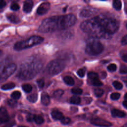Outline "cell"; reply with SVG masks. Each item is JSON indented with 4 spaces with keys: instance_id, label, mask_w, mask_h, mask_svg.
<instances>
[{
    "instance_id": "obj_26",
    "label": "cell",
    "mask_w": 127,
    "mask_h": 127,
    "mask_svg": "<svg viewBox=\"0 0 127 127\" xmlns=\"http://www.w3.org/2000/svg\"><path fill=\"white\" fill-rule=\"evenodd\" d=\"M113 6L114 8L116 10H120L122 7V2L120 0H116L113 1Z\"/></svg>"
},
{
    "instance_id": "obj_48",
    "label": "cell",
    "mask_w": 127,
    "mask_h": 127,
    "mask_svg": "<svg viewBox=\"0 0 127 127\" xmlns=\"http://www.w3.org/2000/svg\"><path fill=\"white\" fill-rule=\"evenodd\" d=\"M121 127H127V123H126V124H125L123 126H122Z\"/></svg>"
},
{
    "instance_id": "obj_14",
    "label": "cell",
    "mask_w": 127,
    "mask_h": 127,
    "mask_svg": "<svg viewBox=\"0 0 127 127\" xmlns=\"http://www.w3.org/2000/svg\"><path fill=\"white\" fill-rule=\"evenodd\" d=\"M41 102L43 105L45 106L48 105L50 103V98L47 93L45 92H43L41 94Z\"/></svg>"
},
{
    "instance_id": "obj_18",
    "label": "cell",
    "mask_w": 127,
    "mask_h": 127,
    "mask_svg": "<svg viewBox=\"0 0 127 127\" xmlns=\"http://www.w3.org/2000/svg\"><path fill=\"white\" fill-rule=\"evenodd\" d=\"M15 86V84L13 82H9L7 83L6 84H3L1 87V89L3 90H10L14 88Z\"/></svg>"
},
{
    "instance_id": "obj_13",
    "label": "cell",
    "mask_w": 127,
    "mask_h": 127,
    "mask_svg": "<svg viewBox=\"0 0 127 127\" xmlns=\"http://www.w3.org/2000/svg\"><path fill=\"white\" fill-rule=\"evenodd\" d=\"M33 6V2L30 0H27L24 1L23 4V10L26 13H29L32 9Z\"/></svg>"
},
{
    "instance_id": "obj_40",
    "label": "cell",
    "mask_w": 127,
    "mask_h": 127,
    "mask_svg": "<svg viewBox=\"0 0 127 127\" xmlns=\"http://www.w3.org/2000/svg\"><path fill=\"white\" fill-rule=\"evenodd\" d=\"M121 43L123 45H127V35H125L121 40Z\"/></svg>"
},
{
    "instance_id": "obj_10",
    "label": "cell",
    "mask_w": 127,
    "mask_h": 127,
    "mask_svg": "<svg viewBox=\"0 0 127 127\" xmlns=\"http://www.w3.org/2000/svg\"><path fill=\"white\" fill-rule=\"evenodd\" d=\"M98 10L91 7H85L83 8L80 12V16L83 17H88L95 15L97 13Z\"/></svg>"
},
{
    "instance_id": "obj_3",
    "label": "cell",
    "mask_w": 127,
    "mask_h": 127,
    "mask_svg": "<svg viewBox=\"0 0 127 127\" xmlns=\"http://www.w3.org/2000/svg\"><path fill=\"white\" fill-rule=\"evenodd\" d=\"M81 29L96 38H104L109 39L111 36L106 33L99 20V16H95L90 19L83 21L80 24Z\"/></svg>"
},
{
    "instance_id": "obj_4",
    "label": "cell",
    "mask_w": 127,
    "mask_h": 127,
    "mask_svg": "<svg viewBox=\"0 0 127 127\" xmlns=\"http://www.w3.org/2000/svg\"><path fill=\"white\" fill-rule=\"evenodd\" d=\"M100 23L107 34L111 36L116 33L119 28L118 21L113 18L107 17L104 16H99Z\"/></svg>"
},
{
    "instance_id": "obj_9",
    "label": "cell",
    "mask_w": 127,
    "mask_h": 127,
    "mask_svg": "<svg viewBox=\"0 0 127 127\" xmlns=\"http://www.w3.org/2000/svg\"><path fill=\"white\" fill-rule=\"evenodd\" d=\"M91 123L95 126L100 127H110L112 125V124L110 122L99 118L92 119L91 120Z\"/></svg>"
},
{
    "instance_id": "obj_7",
    "label": "cell",
    "mask_w": 127,
    "mask_h": 127,
    "mask_svg": "<svg viewBox=\"0 0 127 127\" xmlns=\"http://www.w3.org/2000/svg\"><path fill=\"white\" fill-rule=\"evenodd\" d=\"M43 40L44 38L40 36H32L25 40L17 42L14 44L13 48L15 51H19L40 44Z\"/></svg>"
},
{
    "instance_id": "obj_19",
    "label": "cell",
    "mask_w": 127,
    "mask_h": 127,
    "mask_svg": "<svg viewBox=\"0 0 127 127\" xmlns=\"http://www.w3.org/2000/svg\"><path fill=\"white\" fill-rule=\"evenodd\" d=\"M69 101L71 104H79L80 103L81 99L79 96L77 95H73L70 97Z\"/></svg>"
},
{
    "instance_id": "obj_39",
    "label": "cell",
    "mask_w": 127,
    "mask_h": 127,
    "mask_svg": "<svg viewBox=\"0 0 127 127\" xmlns=\"http://www.w3.org/2000/svg\"><path fill=\"white\" fill-rule=\"evenodd\" d=\"M61 122L64 125H67L70 122V119L68 117H64L61 120Z\"/></svg>"
},
{
    "instance_id": "obj_44",
    "label": "cell",
    "mask_w": 127,
    "mask_h": 127,
    "mask_svg": "<svg viewBox=\"0 0 127 127\" xmlns=\"http://www.w3.org/2000/svg\"><path fill=\"white\" fill-rule=\"evenodd\" d=\"M122 80L125 83L126 86L127 87V76H124L122 77Z\"/></svg>"
},
{
    "instance_id": "obj_27",
    "label": "cell",
    "mask_w": 127,
    "mask_h": 127,
    "mask_svg": "<svg viewBox=\"0 0 127 127\" xmlns=\"http://www.w3.org/2000/svg\"><path fill=\"white\" fill-rule=\"evenodd\" d=\"M22 89L26 93L30 92L32 90V87L31 85L29 84H24L22 86Z\"/></svg>"
},
{
    "instance_id": "obj_12",
    "label": "cell",
    "mask_w": 127,
    "mask_h": 127,
    "mask_svg": "<svg viewBox=\"0 0 127 127\" xmlns=\"http://www.w3.org/2000/svg\"><path fill=\"white\" fill-rule=\"evenodd\" d=\"M9 119V115L6 109L3 107H1L0 108V122L6 123L8 122Z\"/></svg>"
},
{
    "instance_id": "obj_47",
    "label": "cell",
    "mask_w": 127,
    "mask_h": 127,
    "mask_svg": "<svg viewBox=\"0 0 127 127\" xmlns=\"http://www.w3.org/2000/svg\"><path fill=\"white\" fill-rule=\"evenodd\" d=\"M124 98H125V100L127 101V93L125 94V96H124Z\"/></svg>"
},
{
    "instance_id": "obj_15",
    "label": "cell",
    "mask_w": 127,
    "mask_h": 127,
    "mask_svg": "<svg viewBox=\"0 0 127 127\" xmlns=\"http://www.w3.org/2000/svg\"><path fill=\"white\" fill-rule=\"evenodd\" d=\"M51 116L55 120H61L64 117L63 113L58 110H54L51 113Z\"/></svg>"
},
{
    "instance_id": "obj_41",
    "label": "cell",
    "mask_w": 127,
    "mask_h": 127,
    "mask_svg": "<svg viewBox=\"0 0 127 127\" xmlns=\"http://www.w3.org/2000/svg\"><path fill=\"white\" fill-rule=\"evenodd\" d=\"M6 5V2L5 1L3 0H0V9L4 7Z\"/></svg>"
},
{
    "instance_id": "obj_51",
    "label": "cell",
    "mask_w": 127,
    "mask_h": 127,
    "mask_svg": "<svg viewBox=\"0 0 127 127\" xmlns=\"http://www.w3.org/2000/svg\"><path fill=\"white\" fill-rule=\"evenodd\" d=\"M126 27H127V24H126Z\"/></svg>"
},
{
    "instance_id": "obj_33",
    "label": "cell",
    "mask_w": 127,
    "mask_h": 127,
    "mask_svg": "<svg viewBox=\"0 0 127 127\" xmlns=\"http://www.w3.org/2000/svg\"><path fill=\"white\" fill-rule=\"evenodd\" d=\"M77 73L79 77H84L85 73V68H81L79 69L77 71Z\"/></svg>"
},
{
    "instance_id": "obj_32",
    "label": "cell",
    "mask_w": 127,
    "mask_h": 127,
    "mask_svg": "<svg viewBox=\"0 0 127 127\" xmlns=\"http://www.w3.org/2000/svg\"><path fill=\"white\" fill-rule=\"evenodd\" d=\"M113 85L114 87L117 90H120L123 88V84L118 81H114L113 83Z\"/></svg>"
},
{
    "instance_id": "obj_5",
    "label": "cell",
    "mask_w": 127,
    "mask_h": 127,
    "mask_svg": "<svg viewBox=\"0 0 127 127\" xmlns=\"http://www.w3.org/2000/svg\"><path fill=\"white\" fill-rule=\"evenodd\" d=\"M104 50V47L98 38L91 37L86 42V53L90 56H97Z\"/></svg>"
},
{
    "instance_id": "obj_50",
    "label": "cell",
    "mask_w": 127,
    "mask_h": 127,
    "mask_svg": "<svg viewBox=\"0 0 127 127\" xmlns=\"http://www.w3.org/2000/svg\"><path fill=\"white\" fill-rule=\"evenodd\" d=\"M2 52L1 50H0V57H1V55H2Z\"/></svg>"
},
{
    "instance_id": "obj_29",
    "label": "cell",
    "mask_w": 127,
    "mask_h": 127,
    "mask_svg": "<svg viewBox=\"0 0 127 127\" xmlns=\"http://www.w3.org/2000/svg\"><path fill=\"white\" fill-rule=\"evenodd\" d=\"M71 92L75 95H80L82 93V90L79 87H74L71 89Z\"/></svg>"
},
{
    "instance_id": "obj_17",
    "label": "cell",
    "mask_w": 127,
    "mask_h": 127,
    "mask_svg": "<svg viewBox=\"0 0 127 127\" xmlns=\"http://www.w3.org/2000/svg\"><path fill=\"white\" fill-rule=\"evenodd\" d=\"M112 116L114 117L123 118L126 116V113L120 110L117 109H113L111 111Z\"/></svg>"
},
{
    "instance_id": "obj_25",
    "label": "cell",
    "mask_w": 127,
    "mask_h": 127,
    "mask_svg": "<svg viewBox=\"0 0 127 127\" xmlns=\"http://www.w3.org/2000/svg\"><path fill=\"white\" fill-rule=\"evenodd\" d=\"M90 81H91V84L95 86H100L103 85L102 82L99 79V77L94 78V79H92V80H91Z\"/></svg>"
},
{
    "instance_id": "obj_8",
    "label": "cell",
    "mask_w": 127,
    "mask_h": 127,
    "mask_svg": "<svg viewBox=\"0 0 127 127\" xmlns=\"http://www.w3.org/2000/svg\"><path fill=\"white\" fill-rule=\"evenodd\" d=\"M64 67L65 64L63 60H54L47 65L45 71L50 75H56L60 73Z\"/></svg>"
},
{
    "instance_id": "obj_37",
    "label": "cell",
    "mask_w": 127,
    "mask_h": 127,
    "mask_svg": "<svg viewBox=\"0 0 127 127\" xmlns=\"http://www.w3.org/2000/svg\"><path fill=\"white\" fill-rule=\"evenodd\" d=\"M36 82H37V85L38 86V87L39 88H42L44 87V84H45V82H44V80L43 78L38 79Z\"/></svg>"
},
{
    "instance_id": "obj_21",
    "label": "cell",
    "mask_w": 127,
    "mask_h": 127,
    "mask_svg": "<svg viewBox=\"0 0 127 127\" xmlns=\"http://www.w3.org/2000/svg\"><path fill=\"white\" fill-rule=\"evenodd\" d=\"M38 99V95L36 93H33L27 97V99L31 103H35Z\"/></svg>"
},
{
    "instance_id": "obj_2",
    "label": "cell",
    "mask_w": 127,
    "mask_h": 127,
    "mask_svg": "<svg viewBox=\"0 0 127 127\" xmlns=\"http://www.w3.org/2000/svg\"><path fill=\"white\" fill-rule=\"evenodd\" d=\"M42 66L43 63L40 60L30 59L21 64L16 76L21 80H30L37 75Z\"/></svg>"
},
{
    "instance_id": "obj_45",
    "label": "cell",
    "mask_w": 127,
    "mask_h": 127,
    "mask_svg": "<svg viewBox=\"0 0 127 127\" xmlns=\"http://www.w3.org/2000/svg\"><path fill=\"white\" fill-rule=\"evenodd\" d=\"M122 59L123 60L126 62V63H127V54H124L123 57H122Z\"/></svg>"
},
{
    "instance_id": "obj_38",
    "label": "cell",
    "mask_w": 127,
    "mask_h": 127,
    "mask_svg": "<svg viewBox=\"0 0 127 127\" xmlns=\"http://www.w3.org/2000/svg\"><path fill=\"white\" fill-rule=\"evenodd\" d=\"M107 68L110 71H115L117 69V65L114 64H111L108 66Z\"/></svg>"
},
{
    "instance_id": "obj_28",
    "label": "cell",
    "mask_w": 127,
    "mask_h": 127,
    "mask_svg": "<svg viewBox=\"0 0 127 127\" xmlns=\"http://www.w3.org/2000/svg\"><path fill=\"white\" fill-rule=\"evenodd\" d=\"M11 97L12 99L17 100L21 97V92L19 91H15L11 94Z\"/></svg>"
},
{
    "instance_id": "obj_49",
    "label": "cell",
    "mask_w": 127,
    "mask_h": 127,
    "mask_svg": "<svg viewBox=\"0 0 127 127\" xmlns=\"http://www.w3.org/2000/svg\"><path fill=\"white\" fill-rule=\"evenodd\" d=\"M17 127H26L25 126H18Z\"/></svg>"
},
{
    "instance_id": "obj_23",
    "label": "cell",
    "mask_w": 127,
    "mask_h": 127,
    "mask_svg": "<svg viewBox=\"0 0 127 127\" xmlns=\"http://www.w3.org/2000/svg\"><path fill=\"white\" fill-rule=\"evenodd\" d=\"M33 121H34L37 124L41 125L43 124L44 122V120L42 117L39 115H35L34 116Z\"/></svg>"
},
{
    "instance_id": "obj_31",
    "label": "cell",
    "mask_w": 127,
    "mask_h": 127,
    "mask_svg": "<svg viewBox=\"0 0 127 127\" xmlns=\"http://www.w3.org/2000/svg\"><path fill=\"white\" fill-rule=\"evenodd\" d=\"M88 77L89 79L91 80L94 78H98L99 77H98V74L97 73L95 72H89L88 73Z\"/></svg>"
},
{
    "instance_id": "obj_34",
    "label": "cell",
    "mask_w": 127,
    "mask_h": 127,
    "mask_svg": "<svg viewBox=\"0 0 127 127\" xmlns=\"http://www.w3.org/2000/svg\"><path fill=\"white\" fill-rule=\"evenodd\" d=\"M120 72L122 74L127 73V65L125 64H122L120 66Z\"/></svg>"
},
{
    "instance_id": "obj_1",
    "label": "cell",
    "mask_w": 127,
    "mask_h": 127,
    "mask_svg": "<svg viewBox=\"0 0 127 127\" xmlns=\"http://www.w3.org/2000/svg\"><path fill=\"white\" fill-rule=\"evenodd\" d=\"M76 21V16L72 14L54 16L44 19L39 26L38 31L42 33L64 30L72 26Z\"/></svg>"
},
{
    "instance_id": "obj_11",
    "label": "cell",
    "mask_w": 127,
    "mask_h": 127,
    "mask_svg": "<svg viewBox=\"0 0 127 127\" xmlns=\"http://www.w3.org/2000/svg\"><path fill=\"white\" fill-rule=\"evenodd\" d=\"M50 7V3L49 2H44L42 3L37 9V13L39 15H44L46 14Z\"/></svg>"
},
{
    "instance_id": "obj_35",
    "label": "cell",
    "mask_w": 127,
    "mask_h": 127,
    "mask_svg": "<svg viewBox=\"0 0 127 127\" xmlns=\"http://www.w3.org/2000/svg\"><path fill=\"white\" fill-rule=\"evenodd\" d=\"M10 8L11 10L15 11V10H18L20 8V6L18 3L16 2H12L10 5Z\"/></svg>"
},
{
    "instance_id": "obj_16",
    "label": "cell",
    "mask_w": 127,
    "mask_h": 127,
    "mask_svg": "<svg viewBox=\"0 0 127 127\" xmlns=\"http://www.w3.org/2000/svg\"><path fill=\"white\" fill-rule=\"evenodd\" d=\"M6 17H7V18L8 19V20L10 22H11V23H13L17 24L20 21V19L19 17L17 15H16L14 14H12V13L8 14L6 15Z\"/></svg>"
},
{
    "instance_id": "obj_42",
    "label": "cell",
    "mask_w": 127,
    "mask_h": 127,
    "mask_svg": "<svg viewBox=\"0 0 127 127\" xmlns=\"http://www.w3.org/2000/svg\"><path fill=\"white\" fill-rule=\"evenodd\" d=\"M34 115H28L27 117V120L29 122H32V121H33V118H34Z\"/></svg>"
},
{
    "instance_id": "obj_20",
    "label": "cell",
    "mask_w": 127,
    "mask_h": 127,
    "mask_svg": "<svg viewBox=\"0 0 127 127\" xmlns=\"http://www.w3.org/2000/svg\"><path fill=\"white\" fill-rule=\"evenodd\" d=\"M64 81L66 84L72 86L74 84V80L72 77L70 76H66L64 78Z\"/></svg>"
},
{
    "instance_id": "obj_30",
    "label": "cell",
    "mask_w": 127,
    "mask_h": 127,
    "mask_svg": "<svg viewBox=\"0 0 127 127\" xmlns=\"http://www.w3.org/2000/svg\"><path fill=\"white\" fill-rule=\"evenodd\" d=\"M7 104L9 106L12 107H15L17 105V102L16 100L13 99H9L7 100Z\"/></svg>"
},
{
    "instance_id": "obj_24",
    "label": "cell",
    "mask_w": 127,
    "mask_h": 127,
    "mask_svg": "<svg viewBox=\"0 0 127 127\" xmlns=\"http://www.w3.org/2000/svg\"><path fill=\"white\" fill-rule=\"evenodd\" d=\"M104 90L101 88H96L94 89V93L97 97H101L104 94Z\"/></svg>"
},
{
    "instance_id": "obj_46",
    "label": "cell",
    "mask_w": 127,
    "mask_h": 127,
    "mask_svg": "<svg viewBox=\"0 0 127 127\" xmlns=\"http://www.w3.org/2000/svg\"><path fill=\"white\" fill-rule=\"evenodd\" d=\"M123 106H124L127 109V101H126V100L124 101L123 102Z\"/></svg>"
},
{
    "instance_id": "obj_22",
    "label": "cell",
    "mask_w": 127,
    "mask_h": 127,
    "mask_svg": "<svg viewBox=\"0 0 127 127\" xmlns=\"http://www.w3.org/2000/svg\"><path fill=\"white\" fill-rule=\"evenodd\" d=\"M64 93V91L62 89H59L56 90L53 93V97L56 99H59L61 98Z\"/></svg>"
},
{
    "instance_id": "obj_36",
    "label": "cell",
    "mask_w": 127,
    "mask_h": 127,
    "mask_svg": "<svg viewBox=\"0 0 127 127\" xmlns=\"http://www.w3.org/2000/svg\"><path fill=\"white\" fill-rule=\"evenodd\" d=\"M120 94L119 93H113L111 94L110 97L111 98V99L113 100H117L118 99H119V98L120 97Z\"/></svg>"
},
{
    "instance_id": "obj_43",
    "label": "cell",
    "mask_w": 127,
    "mask_h": 127,
    "mask_svg": "<svg viewBox=\"0 0 127 127\" xmlns=\"http://www.w3.org/2000/svg\"><path fill=\"white\" fill-rule=\"evenodd\" d=\"M14 122L13 121V122L7 123L6 125H5L4 126L1 127H12L14 125Z\"/></svg>"
},
{
    "instance_id": "obj_6",
    "label": "cell",
    "mask_w": 127,
    "mask_h": 127,
    "mask_svg": "<svg viewBox=\"0 0 127 127\" xmlns=\"http://www.w3.org/2000/svg\"><path fill=\"white\" fill-rule=\"evenodd\" d=\"M17 66L15 64L10 63L7 59L0 62V82L4 81L10 77L16 70Z\"/></svg>"
}]
</instances>
